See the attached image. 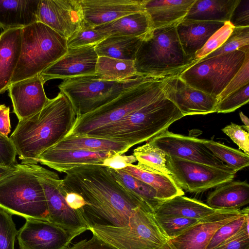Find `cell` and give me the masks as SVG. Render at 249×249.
I'll return each instance as SVG.
<instances>
[{"instance_id":"cell-1","label":"cell","mask_w":249,"mask_h":249,"mask_svg":"<svg viewBox=\"0 0 249 249\" xmlns=\"http://www.w3.org/2000/svg\"><path fill=\"white\" fill-rule=\"evenodd\" d=\"M65 173L62 181L65 191L80 195L85 201L80 214L89 229L125 226L138 208H151L119 181L108 167L85 165Z\"/></svg>"},{"instance_id":"cell-2","label":"cell","mask_w":249,"mask_h":249,"mask_svg":"<svg viewBox=\"0 0 249 249\" xmlns=\"http://www.w3.org/2000/svg\"><path fill=\"white\" fill-rule=\"evenodd\" d=\"M76 113L62 92L32 116L18 121L9 137L22 164H36L38 156L69 134Z\"/></svg>"},{"instance_id":"cell-3","label":"cell","mask_w":249,"mask_h":249,"mask_svg":"<svg viewBox=\"0 0 249 249\" xmlns=\"http://www.w3.org/2000/svg\"><path fill=\"white\" fill-rule=\"evenodd\" d=\"M183 117L175 105L164 95L120 120L84 136L124 143L131 148L148 142Z\"/></svg>"},{"instance_id":"cell-4","label":"cell","mask_w":249,"mask_h":249,"mask_svg":"<svg viewBox=\"0 0 249 249\" xmlns=\"http://www.w3.org/2000/svg\"><path fill=\"white\" fill-rule=\"evenodd\" d=\"M177 25L153 29L145 35L134 61L137 73L165 78L179 75L194 64L182 49Z\"/></svg>"},{"instance_id":"cell-5","label":"cell","mask_w":249,"mask_h":249,"mask_svg":"<svg viewBox=\"0 0 249 249\" xmlns=\"http://www.w3.org/2000/svg\"><path fill=\"white\" fill-rule=\"evenodd\" d=\"M164 78L153 77L127 89L95 110L76 116L67 136L85 135L98 128L115 123L161 98L164 95L162 88Z\"/></svg>"},{"instance_id":"cell-6","label":"cell","mask_w":249,"mask_h":249,"mask_svg":"<svg viewBox=\"0 0 249 249\" xmlns=\"http://www.w3.org/2000/svg\"><path fill=\"white\" fill-rule=\"evenodd\" d=\"M0 208L26 219L48 221L43 188L36 164H19L18 169L0 180Z\"/></svg>"},{"instance_id":"cell-7","label":"cell","mask_w":249,"mask_h":249,"mask_svg":"<svg viewBox=\"0 0 249 249\" xmlns=\"http://www.w3.org/2000/svg\"><path fill=\"white\" fill-rule=\"evenodd\" d=\"M68 49L67 39L40 22L23 28L20 57L11 84L39 74Z\"/></svg>"},{"instance_id":"cell-8","label":"cell","mask_w":249,"mask_h":249,"mask_svg":"<svg viewBox=\"0 0 249 249\" xmlns=\"http://www.w3.org/2000/svg\"><path fill=\"white\" fill-rule=\"evenodd\" d=\"M152 77L137 74L122 81H110L93 74L64 80L58 87L68 98L78 116L95 110L127 89Z\"/></svg>"},{"instance_id":"cell-9","label":"cell","mask_w":249,"mask_h":249,"mask_svg":"<svg viewBox=\"0 0 249 249\" xmlns=\"http://www.w3.org/2000/svg\"><path fill=\"white\" fill-rule=\"evenodd\" d=\"M94 234L119 249H159L167 238L159 228L149 207H140L123 227L95 226L89 228Z\"/></svg>"},{"instance_id":"cell-10","label":"cell","mask_w":249,"mask_h":249,"mask_svg":"<svg viewBox=\"0 0 249 249\" xmlns=\"http://www.w3.org/2000/svg\"><path fill=\"white\" fill-rule=\"evenodd\" d=\"M249 46L235 51L202 59L178 76L192 87L215 98L221 93L243 64Z\"/></svg>"},{"instance_id":"cell-11","label":"cell","mask_w":249,"mask_h":249,"mask_svg":"<svg viewBox=\"0 0 249 249\" xmlns=\"http://www.w3.org/2000/svg\"><path fill=\"white\" fill-rule=\"evenodd\" d=\"M167 169L182 190L200 193L232 181L236 173L203 163L166 156Z\"/></svg>"},{"instance_id":"cell-12","label":"cell","mask_w":249,"mask_h":249,"mask_svg":"<svg viewBox=\"0 0 249 249\" xmlns=\"http://www.w3.org/2000/svg\"><path fill=\"white\" fill-rule=\"evenodd\" d=\"M39 181L44 190L48 212V221L71 231L88 230L81 215L67 203L62 179L54 172L36 164Z\"/></svg>"},{"instance_id":"cell-13","label":"cell","mask_w":249,"mask_h":249,"mask_svg":"<svg viewBox=\"0 0 249 249\" xmlns=\"http://www.w3.org/2000/svg\"><path fill=\"white\" fill-rule=\"evenodd\" d=\"M82 232L67 230L48 220L26 219L17 235L20 249H66Z\"/></svg>"},{"instance_id":"cell-14","label":"cell","mask_w":249,"mask_h":249,"mask_svg":"<svg viewBox=\"0 0 249 249\" xmlns=\"http://www.w3.org/2000/svg\"><path fill=\"white\" fill-rule=\"evenodd\" d=\"M249 207L240 209L216 210L199 219L178 236L167 239L162 249H206L215 232L225 224L240 216Z\"/></svg>"},{"instance_id":"cell-15","label":"cell","mask_w":249,"mask_h":249,"mask_svg":"<svg viewBox=\"0 0 249 249\" xmlns=\"http://www.w3.org/2000/svg\"><path fill=\"white\" fill-rule=\"evenodd\" d=\"M204 140L176 134L167 129L148 142L162 150L167 156L231 170L204 144Z\"/></svg>"},{"instance_id":"cell-16","label":"cell","mask_w":249,"mask_h":249,"mask_svg":"<svg viewBox=\"0 0 249 249\" xmlns=\"http://www.w3.org/2000/svg\"><path fill=\"white\" fill-rule=\"evenodd\" d=\"M162 88L165 96L175 105L183 117L216 112V98L192 87L178 75L164 78Z\"/></svg>"},{"instance_id":"cell-17","label":"cell","mask_w":249,"mask_h":249,"mask_svg":"<svg viewBox=\"0 0 249 249\" xmlns=\"http://www.w3.org/2000/svg\"><path fill=\"white\" fill-rule=\"evenodd\" d=\"M37 20L67 39L84 21L80 0H39Z\"/></svg>"},{"instance_id":"cell-18","label":"cell","mask_w":249,"mask_h":249,"mask_svg":"<svg viewBox=\"0 0 249 249\" xmlns=\"http://www.w3.org/2000/svg\"><path fill=\"white\" fill-rule=\"evenodd\" d=\"M96 45L68 48L63 56L39 74L43 83L94 74L98 57Z\"/></svg>"},{"instance_id":"cell-19","label":"cell","mask_w":249,"mask_h":249,"mask_svg":"<svg viewBox=\"0 0 249 249\" xmlns=\"http://www.w3.org/2000/svg\"><path fill=\"white\" fill-rule=\"evenodd\" d=\"M44 83L39 74L11 84L8 88L13 112L18 120L26 119L41 110L48 102Z\"/></svg>"},{"instance_id":"cell-20","label":"cell","mask_w":249,"mask_h":249,"mask_svg":"<svg viewBox=\"0 0 249 249\" xmlns=\"http://www.w3.org/2000/svg\"><path fill=\"white\" fill-rule=\"evenodd\" d=\"M145 0H80L84 20L95 27L145 11Z\"/></svg>"},{"instance_id":"cell-21","label":"cell","mask_w":249,"mask_h":249,"mask_svg":"<svg viewBox=\"0 0 249 249\" xmlns=\"http://www.w3.org/2000/svg\"><path fill=\"white\" fill-rule=\"evenodd\" d=\"M117 154L111 151L93 152L80 150H62L49 148L38 157L40 163L61 173L85 165H103L104 160Z\"/></svg>"},{"instance_id":"cell-22","label":"cell","mask_w":249,"mask_h":249,"mask_svg":"<svg viewBox=\"0 0 249 249\" xmlns=\"http://www.w3.org/2000/svg\"><path fill=\"white\" fill-rule=\"evenodd\" d=\"M224 24L222 22L188 19H183L178 22L177 25V32L185 54L194 61L196 53Z\"/></svg>"},{"instance_id":"cell-23","label":"cell","mask_w":249,"mask_h":249,"mask_svg":"<svg viewBox=\"0 0 249 249\" xmlns=\"http://www.w3.org/2000/svg\"><path fill=\"white\" fill-rule=\"evenodd\" d=\"M22 29H9L0 34V94L11 85L21 53Z\"/></svg>"},{"instance_id":"cell-24","label":"cell","mask_w":249,"mask_h":249,"mask_svg":"<svg viewBox=\"0 0 249 249\" xmlns=\"http://www.w3.org/2000/svg\"><path fill=\"white\" fill-rule=\"evenodd\" d=\"M196 0H145V12L152 30L177 24L184 19Z\"/></svg>"},{"instance_id":"cell-25","label":"cell","mask_w":249,"mask_h":249,"mask_svg":"<svg viewBox=\"0 0 249 249\" xmlns=\"http://www.w3.org/2000/svg\"><path fill=\"white\" fill-rule=\"evenodd\" d=\"M39 0H0V28H23L36 21Z\"/></svg>"},{"instance_id":"cell-26","label":"cell","mask_w":249,"mask_h":249,"mask_svg":"<svg viewBox=\"0 0 249 249\" xmlns=\"http://www.w3.org/2000/svg\"><path fill=\"white\" fill-rule=\"evenodd\" d=\"M249 203V185L246 181L221 184L208 196L206 204L213 210L240 209Z\"/></svg>"},{"instance_id":"cell-27","label":"cell","mask_w":249,"mask_h":249,"mask_svg":"<svg viewBox=\"0 0 249 249\" xmlns=\"http://www.w3.org/2000/svg\"><path fill=\"white\" fill-rule=\"evenodd\" d=\"M109 36H144L151 30V24L147 13L139 12L123 17L113 21L94 27Z\"/></svg>"},{"instance_id":"cell-28","label":"cell","mask_w":249,"mask_h":249,"mask_svg":"<svg viewBox=\"0 0 249 249\" xmlns=\"http://www.w3.org/2000/svg\"><path fill=\"white\" fill-rule=\"evenodd\" d=\"M240 0H196L183 19L229 22Z\"/></svg>"},{"instance_id":"cell-29","label":"cell","mask_w":249,"mask_h":249,"mask_svg":"<svg viewBox=\"0 0 249 249\" xmlns=\"http://www.w3.org/2000/svg\"><path fill=\"white\" fill-rule=\"evenodd\" d=\"M215 211L199 200L180 195L162 201L154 213L201 219Z\"/></svg>"},{"instance_id":"cell-30","label":"cell","mask_w":249,"mask_h":249,"mask_svg":"<svg viewBox=\"0 0 249 249\" xmlns=\"http://www.w3.org/2000/svg\"><path fill=\"white\" fill-rule=\"evenodd\" d=\"M121 170L152 187L157 191L158 198L160 200L184 195L183 191L176 184L170 175L141 168L133 164Z\"/></svg>"},{"instance_id":"cell-31","label":"cell","mask_w":249,"mask_h":249,"mask_svg":"<svg viewBox=\"0 0 249 249\" xmlns=\"http://www.w3.org/2000/svg\"><path fill=\"white\" fill-rule=\"evenodd\" d=\"M54 149L111 151L123 155L130 148L127 144L86 136L70 135L50 147Z\"/></svg>"},{"instance_id":"cell-32","label":"cell","mask_w":249,"mask_h":249,"mask_svg":"<svg viewBox=\"0 0 249 249\" xmlns=\"http://www.w3.org/2000/svg\"><path fill=\"white\" fill-rule=\"evenodd\" d=\"M144 36H109L97 44L95 50L98 56L134 62Z\"/></svg>"},{"instance_id":"cell-33","label":"cell","mask_w":249,"mask_h":249,"mask_svg":"<svg viewBox=\"0 0 249 249\" xmlns=\"http://www.w3.org/2000/svg\"><path fill=\"white\" fill-rule=\"evenodd\" d=\"M94 74L104 80L120 81L138 73L134 61L98 56Z\"/></svg>"},{"instance_id":"cell-34","label":"cell","mask_w":249,"mask_h":249,"mask_svg":"<svg viewBox=\"0 0 249 249\" xmlns=\"http://www.w3.org/2000/svg\"><path fill=\"white\" fill-rule=\"evenodd\" d=\"M110 168L115 178L125 187L140 197L154 211L162 201L152 187L125 173L122 170Z\"/></svg>"},{"instance_id":"cell-35","label":"cell","mask_w":249,"mask_h":249,"mask_svg":"<svg viewBox=\"0 0 249 249\" xmlns=\"http://www.w3.org/2000/svg\"><path fill=\"white\" fill-rule=\"evenodd\" d=\"M133 155L138 161L136 165L138 167L170 175L166 165V153L149 142L135 148Z\"/></svg>"},{"instance_id":"cell-36","label":"cell","mask_w":249,"mask_h":249,"mask_svg":"<svg viewBox=\"0 0 249 249\" xmlns=\"http://www.w3.org/2000/svg\"><path fill=\"white\" fill-rule=\"evenodd\" d=\"M204 144L235 173L249 165V155L213 140H204Z\"/></svg>"},{"instance_id":"cell-37","label":"cell","mask_w":249,"mask_h":249,"mask_svg":"<svg viewBox=\"0 0 249 249\" xmlns=\"http://www.w3.org/2000/svg\"><path fill=\"white\" fill-rule=\"evenodd\" d=\"M154 216L159 228L167 239L178 236L199 220L154 213Z\"/></svg>"},{"instance_id":"cell-38","label":"cell","mask_w":249,"mask_h":249,"mask_svg":"<svg viewBox=\"0 0 249 249\" xmlns=\"http://www.w3.org/2000/svg\"><path fill=\"white\" fill-rule=\"evenodd\" d=\"M101 32L85 21L79 28L67 39L68 48L97 44L106 38Z\"/></svg>"},{"instance_id":"cell-39","label":"cell","mask_w":249,"mask_h":249,"mask_svg":"<svg viewBox=\"0 0 249 249\" xmlns=\"http://www.w3.org/2000/svg\"><path fill=\"white\" fill-rule=\"evenodd\" d=\"M246 46H249V27H234L230 36L220 47L200 60L231 53Z\"/></svg>"},{"instance_id":"cell-40","label":"cell","mask_w":249,"mask_h":249,"mask_svg":"<svg viewBox=\"0 0 249 249\" xmlns=\"http://www.w3.org/2000/svg\"><path fill=\"white\" fill-rule=\"evenodd\" d=\"M249 221V209L240 216L225 224L214 233L206 249H212L238 233Z\"/></svg>"},{"instance_id":"cell-41","label":"cell","mask_w":249,"mask_h":249,"mask_svg":"<svg viewBox=\"0 0 249 249\" xmlns=\"http://www.w3.org/2000/svg\"><path fill=\"white\" fill-rule=\"evenodd\" d=\"M233 28L234 27L230 22L224 23L223 26L215 32L204 46L196 53L195 63L220 47L230 36Z\"/></svg>"},{"instance_id":"cell-42","label":"cell","mask_w":249,"mask_h":249,"mask_svg":"<svg viewBox=\"0 0 249 249\" xmlns=\"http://www.w3.org/2000/svg\"><path fill=\"white\" fill-rule=\"evenodd\" d=\"M18 232L12 215L0 208V249H14Z\"/></svg>"},{"instance_id":"cell-43","label":"cell","mask_w":249,"mask_h":249,"mask_svg":"<svg viewBox=\"0 0 249 249\" xmlns=\"http://www.w3.org/2000/svg\"><path fill=\"white\" fill-rule=\"evenodd\" d=\"M249 101V84L244 86L219 101L217 105L218 113H229L246 104Z\"/></svg>"},{"instance_id":"cell-44","label":"cell","mask_w":249,"mask_h":249,"mask_svg":"<svg viewBox=\"0 0 249 249\" xmlns=\"http://www.w3.org/2000/svg\"><path fill=\"white\" fill-rule=\"evenodd\" d=\"M249 84V51L246 53L244 62L238 71L231 80L223 90L217 97L216 99L218 103L231 93Z\"/></svg>"},{"instance_id":"cell-45","label":"cell","mask_w":249,"mask_h":249,"mask_svg":"<svg viewBox=\"0 0 249 249\" xmlns=\"http://www.w3.org/2000/svg\"><path fill=\"white\" fill-rule=\"evenodd\" d=\"M222 131L235 143L244 153L249 155V128L233 123L226 126Z\"/></svg>"},{"instance_id":"cell-46","label":"cell","mask_w":249,"mask_h":249,"mask_svg":"<svg viewBox=\"0 0 249 249\" xmlns=\"http://www.w3.org/2000/svg\"><path fill=\"white\" fill-rule=\"evenodd\" d=\"M249 221L235 235L212 249H249Z\"/></svg>"},{"instance_id":"cell-47","label":"cell","mask_w":249,"mask_h":249,"mask_svg":"<svg viewBox=\"0 0 249 249\" xmlns=\"http://www.w3.org/2000/svg\"><path fill=\"white\" fill-rule=\"evenodd\" d=\"M15 146L8 136L0 133V166H11L17 164Z\"/></svg>"},{"instance_id":"cell-48","label":"cell","mask_w":249,"mask_h":249,"mask_svg":"<svg viewBox=\"0 0 249 249\" xmlns=\"http://www.w3.org/2000/svg\"><path fill=\"white\" fill-rule=\"evenodd\" d=\"M234 27H249V0H240L230 20Z\"/></svg>"},{"instance_id":"cell-49","label":"cell","mask_w":249,"mask_h":249,"mask_svg":"<svg viewBox=\"0 0 249 249\" xmlns=\"http://www.w3.org/2000/svg\"><path fill=\"white\" fill-rule=\"evenodd\" d=\"M66 249H119L112 244L93 234L89 239H84L68 247Z\"/></svg>"},{"instance_id":"cell-50","label":"cell","mask_w":249,"mask_h":249,"mask_svg":"<svg viewBox=\"0 0 249 249\" xmlns=\"http://www.w3.org/2000/svg\"><path fill=\"white\" fill-rule=\"evenodd\" d=\"M136 161V158L133 155L130 156L116 155L105 159L103 165L116 170H121Z\"/></svg>"},{"instance_id":"cell-51","label":"cell","mask_w":249,"mask_h":249,"mask_svg":"<svg viewBox=\"0 0 249 249\" xmlns=\"http://www.w3.org/2000/svg\"><path fill=\"white\" fill-rule=\"evenodd\" d=\"M11 131L10 108L5 105H0V133L8 136Z\"/></svg>"},{"instance_id":"cell-52","label":"cell","mask_w":249,"mask_h":249,"mask_svg":"<svg viewBox=\"0 0 249 249\" xmlns=\"http://www.w3.org/2000/svg\"><path fill=\"white\" fill-rule=\"evenodd\" d=\"M65 198L69 206L79 213L86 204L84 198L80 195L75 193L66 192Z\"/></svg>"},{"instance_id":"cell-53","label":"cell","mask_w":249,"mask_h":249,"mask_svg":"<svg viewBox=\"0 0 249 249\" xmlns=\"http://www.w3.org/2000/svg\"><path fill=\"white\" fill-rule=\"evenodd\" d=\"M19 166L17 164L11 166H0V180L16 171Z\"/></svg>"},{"instance_id":"cell-54","label":"cell","mask_w":249,"mask_h":249,"mask_svg":"<svg viewBox=\"0 0 249 249\" xmlns=\"http://www.w3.org/2000/svg\"><path fill=\"white\" fill-rule=\"evenodd\" d=\"M239 116L241 121L244 123V125L247 128H249V118L245 115H244L242 112H240Z\"/></svg>"}]
</instances>
